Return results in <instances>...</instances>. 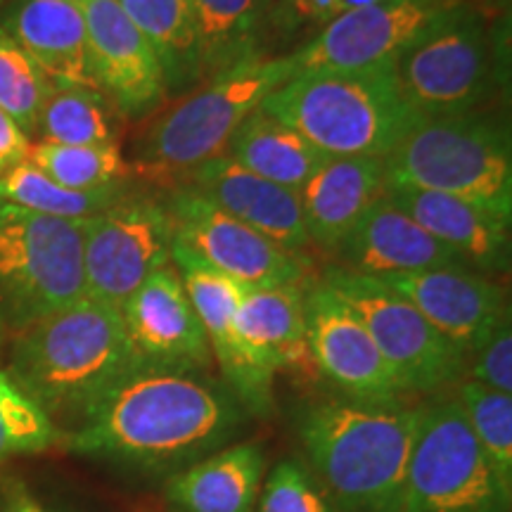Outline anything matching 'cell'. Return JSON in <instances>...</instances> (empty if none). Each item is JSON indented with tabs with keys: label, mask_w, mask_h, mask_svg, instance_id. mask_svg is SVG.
<instances>
[{
	"label": "cell",
	"mask_w": 512,
	"mask_h": 512,
	"mask_svg": "<svg viewBox=\"0 0 512 512\" xmlns=\"http://www.w3.org/2000/svg\"><path fill=\"white\" fill-rule=\"evenodd\" d=\"M240 422L238 399L195 370L138 366L64 444L79 456L174 477L226 446Z\"/></svg>",
	"instance_id": "cell-1"
},
{
	"label": "cell",
	"mask_w": 512,
	"mask_h": 512,
	"mask_svg": "<svg viewBox=\"0 0 512 512\" xmlns=\"http://www.w3.org/2000/svg\"><path fill=\"white\" fill-rule=\"evenodd\" d=\"M138 366L121 311L83 297L15 332L8 375L55 425H79Z\"/></svg>",
	"instance_id": "cell-2"
},
{
	"label": "cell",
	"mask_w": 512,
	"mask_h": 512,
	"mask_svg": "<svg viewBox=\"0 0 512 512\" xmlns=\"http://www.w3.org/2000/svg\"><path fill=\"white\" fill-rule=\"evenodd\" d=\"M420 406L330 399L299 422L313 467L337 512H401Z\"/></svg>",
	"instance_id": "cell-3"
},
{
	"label": "cell",
	"mask_w": 512,
	"mask_h": 512,
	"mask_svg": "<svg viewBox=\"0 0 512 512\" xmlns=\"http://www.w3.org/2000/svg\"><path fill=\"white\" fill-rule=\"evenodd\" d=\"M261 110L328 157L384 159L422 119L401 91L396 64L297 72Z\"/></svg>",
	"instance_id": "cell-4"
},
{
	"label": "cell",
	"mask_w": 512,
	"mask_h": 512,
	"mask_svg": "<svg viewBox=\"0 0 512 512\" xmlns=\"http://www.w3.org/2000/svg\"><path fill=\"white\" fill-rule=\"evenodd\" d=\"M387 183L444 192L512 219V143L505 121L484 112L422 117L384 157Z\"/></svg>",
	"instance_id": "cell-5"
},
{
	"label": "cell",
	"mask_w": 512,
	"mask_h": 512,
	"mask_svg": "<svg viewBox=\"0 0 512 512\" xmlns=\"http://www.w3.org/2000/svg\"><path fill=\"white\" fill-rule=\"evenodd\" d=\"M294 74L292 57L264 55L211 76L152 121L138 143L140 174L178 183L192 169L219 157L254 110Z\"/></svg>",
	"instance_id": "cell-6"
},
{
	"label": "cell",
	"mask_w": 512,
	"mask_h": 512,
	"mask_svg": "<svg viewBox=\"0 0 512 512\" xmlns=\"http://www.w3.org/2000/svg\"><path fill=\"white\" fill-rule=\"evenodd\" d=\"M83 297V221L0 200V318L8 332L29 328Z\"/></svg>",
	"instance_id": "cell-7"
},
{
	"label": "cell",
	"mask_w": 512,
	"mask_h": 512,
	"mask_svg": "<svg viewBox=\"0 0 512 512\" xmlns=\"http://www.w3.org/2000/svg\"><path fill=\"white\" fill-rule=\"evenodd\" d=\"M508 486L453 399L422 403L401 512H510Z\"/></svg>",
	"instance_id": "cell-8"
},
{
	"label": "cell",
	"mask_w": 512,
	"mask_h": 512,
	"mask_svg": "<svg viewBox=\"0 0 512 512\" xmlns=\"http://www.w3.org/2000/svg\"><path fill=\"white\" fill-rule=\"evenodd\" d=\"M496 43L484 10L463 0L396 62L401 91L420 117L477 112L494 91Z\"/></svg>",
	"instance_id": "cell-9"
},
{
	"label": "cell",
	"mask_w": 512,
	"mask_h": 512,
	"mask_svg": "<svg viewBox=\"0 0 512 512\" xmlns=\"http://www.w3.org/2000/svg\"><path fill=\"white\" fill-rule=\"evenodd\" d=\"M320 283L361 318L406 394L439 392L463 377L467 366L463 351L382 280L344 266H328Z\"/></svg>",
	"instance_id": "cell-10"
},
{
	"label": "cell",
	"mask_w": 512,
	"mask_h": 512,
	"mask_svg": "<svg viewBox=\"0 0 512 512\" xmlns=\"http://www.w3.org/2000/svg\"><path fill=\"white\" fill-rule=\"evenodd\" d=\"M176 226L164 195L126 192L83 221L86 297L121 311L157 268L171 261Z\"/></svg>",
	"instance_id": "cell-11"
},
{
	"label": "cell",
	"mask_w": 512,
	"mask_h": 512,
	"mask_svg": "<svg viewBox=\"0 0 512 512\" xmlns=\"http://www.w3.org/2000/svg\"><path fill=\"white\" fill-rule=\"evenodd\" d=\"M460 3L463 0H380L344 12L290 53L294 74L396 64L418 38Z\"/></svg>",
	"instance_id": "cell-12"
},
{
	"label": "cell",
	"mask_w": 512,
	"mask_h": 512,
	"mask_svg": "<svg viewBox=\"0 0 512 512\" xmlns=\"http://www.w3.org/2000/svg\"><path fill=\"white\" fill-rule=\"evenodd\" d=\"M164 200L174 216L176 238L230 280L245 287L304 285L302 254L275 245L200 192L176 185Z\"/></svg>",
	"instance_id": "cell-13"
},
{
	"label": "cell",
	"mask_w": 512,
	"mask_h": 512,
	"mask_svg": "<svg viewBox=\"0 0 512 512\" xmlns=\"http://www.w3.org/2000/svg\"><path fill=\"white\" fill-rule=\"evenodd\" d=\"M304 311L318 375L335 384L344 399L403 401L406 392L375 347L366 325L328 285L318 280L304 292Z\"/></svg>",
	"instance_id": "cell-14"
},
{
	"label": "cell",
	"mask_w": 512,
	"mask_h": 512,
	"mask_svg": "<svg viewBox=\"0 0 512 512\" xmlns=\"http://www.w3.org/2000/svg\"><path fill=\"white\" fill-rule=\"evenodd\" d=\"M171 264L181 275L204 335L209 339L211 356L219 363L230 392L242 408L254 415H266L273 408V377L254 363L238 330V306L245 285L211 268L183 240L174 238Z\"/></svg>",
	"instance_id": "cell-15"
},
{
	"label": "cell",
	"mask_w": 512,
	"mask_h": 512,
	"mask_svg": "<svg viewBox=\"0 0 512 512\" xmlns=\"http://www.w3.org/2000/svg\"><path fill=\"white\" fill-rule=\"evenodd\" d=\"M88 29V62L95 88L131 119L164 105L162 69L119 0H79Z\"/></svg>",
	"instance_id": "cell-16"
},
{
	"label": "cell",
	"mask_w": 512,
	"mask_h": 512,
	"mask_svg": "<svg viewBox=\"0 0 512 512\" xmlns=\"http://www.w3.org/2000/svg\"><path fill=\"white\" fill-rule=\"evenodd\" d=\"M121 318L140 366L195 373L211 366L209 339L171 261L128 297Z\"/></svg>",
	"instance_id": "cell-17"
},
{
	"label": "cell",
	"mask_w": 512,
	"mask_h": 512,
	"mask_svg": "<svg viewBox=\"0 0 512 512\" xmlns=\"http://www.w3.org/2000/svg\"><path fill=\"white\" fill-rule=\"evenodd\" d=\"M382 283L408 299L467 358L510 313L503 287L470 266L389 275Z\"/></svg>",
	"instance_id": "cell-18"
},
{
	"label": "cell",
	"mask_w": 512,
	"mask_h": 512,
	"mask_svg": "<svg viewBox=\"0 0 512 512\" xmlns=\"http://www.w3.org/2000/svg\"><path fill=\"white\" fill-rule=\"evenodd\" d=\"M176 185L200 192L233 219L266 235L287 252L302 254L311 247L299 192L259 178L226 152L192 169Z\"/></svg>",
	"instance_id": "cell-19"
},
{
	"label": "cell",
	"mask_w": 512,
	"mask_h": 512,
	"mask_svg": "<svg viewBox=\"0 0 512 512\" xmlns=\"http://www.w3.org/2000/svg\"><path fill=\"white\" fill-rule=\"evenodd\" d=\"M337 256H342L344 268L373 275L377 280L432 268L467 266L456 249L432 238L411 216L396 209L387 195L366 211L354 233L337 249Z\"/></svg>",
	"instance_id": "cell-20"
},
{
	"label": "cell",
	"mask_w": 512,
	"mask_h": 512,
	"mask_svg": "<svg viewBox=\"0 0 512 512\" xmlns=\"http://www.w3.org/2000/svg\"><path fill=\"white\" fill-rule=\"evenodd\" d=\"M387 200L411 216L432 238L484 273H503L510 266V223L477 204L444 192L387 183Z\"/></svg>",
	"instance_id": "cell-21"
},
{
	"label": "cell",
	"mask_w": 512,
	"mask_h": 512,
	"mask_svg": "<svg viewBox=\"0 0 512 512\" xmlns=\"http://www.w3.org/2000/svg\"><path fill=\"white\" fill-rule=\"evenodd\" d=\"M384 190V159L330 157L299 190L304 228L311 245L337 254Z\"/></svg>",
	"instance_id": "cell-22"
},
{
	"label": "cell",
	"mask_w": 512,
	"mask_h": 512,
	"mask_svg": "<svg viewBox=\"0 0 512 512\" xmlns=\"http://www.w3.org/2000/svg\"><path fill=\"white\" fill-rule=\"evenodd\" d=\"M304 287H245L238 306V330L254 363L266 375L287 373L316 380L318 368L306 330Z\"/></svg>",
	"instance_id": "cell-23"
},
{
	"label": "cell",
	"mask_w": 512,
	"mask_h": 512,
	"mask_svg": "<svg viewBox=\"0 0 512 512\" xmlns=\"http://www.w3.org/2000/svg\"><path fill=\"white\" fill-rule=\"evenodd\" d=\"M0 29L34 57L53 83L95 88L79 0H15L0 15Z\"/></svg>",
	"instance_id": "cell-24"
},
{
	"label": "cell",
	"mask_w": 512,
	"mask_h": 512,
	"mask_svg": "<svg viewBox=\"0 0 512 512\" xmlns=\"http://www.w3.org/2000/svg\"><path fill=\"white\" fill-rule=\"evenodd\" d=\"M264 472L256 441L223 446L169 477L166 498L181 512H254Z\"/></svg>",
	"instance_id": "cell-25"
},
{
	"label": "cell",
	"mask_w": 512,
	"mask_h": 512,
	"mask_svg": "<svg viewBox=\"0 0 512 512\" xmlns=\"http://www.w3.org/2000/svg\"><path fill=\"white\" fill-rule=\"evenodd\" d=\"M162 69L166 98H183L204 83L192 0H119Z\"/></svg>",
	"instance_id": "cell-26"
},
{
	"label": "cell",
	"mask_w": 512,
	"mask_h": 512,
	"mask_svg": "<svg viewBox=\"0 0 512 512\" xmlns=\"http://www.w3.org/2000/svg\"><path fill=\"white\" fill-rule=\"evenodd\" d=\"M275 0H192L204 81L268 55Z\"/></svg>",
	"instance_id": "cell-27"
},
{
	"label": "cell",
	"mask_w": 512,
	"mask_h": 512,
	"mask_svg": "<svg viewBox=\"0 0 512 512\" xmlns=\"http://www.w3.org/2000/svg\"><path fill=\"white\" fill-rule=\"evenodd\" d=\"M226 155L259 178L297 192L330 159L302 133L271 117L261 107L249 114L233 133Z\"/></svg>",
	"instance_id": "cell-28"
},
{
	"label": "cell",
	"mask_w": 512,
	"mask_h": 512,
	"mask_svg": "<svg viewBox=\"0 0 512 512\" xmlns=\"http://www.w3.org/2000/svg\"><path fill=\"white\" fill-rule=\"evenodd\" d=\"M117 107L98 88L53 83L36 121V136L57 145H119Z\"/></svg>",
	"instance_id": "cell-29"
},
{
	"label": "cell",
	"mask_w": 512,
	"mask_h": 512,
	"mask_svg": "<svg viewBox=\"0 0 512 512\" xmlns=\"http://www.w3.org/2000/svg\"><path fill=\"white\" fill-rule=\"evenodd\" d=\"M128 192V183L112 185L105 190L81 192L55 183L53 178L38 171L34 164L22 162L8 174L0 176V200L15 207L36 211V214L55 216L67 221H86L100 211L110 209Z\"/></svg>",
	"instance_id": "cell-30"
},
{
	"label": "cell",
	"mask_w": 512,
	"mask_h": 512,
	"mask_svg": "<svg viewBox=\"0 0 512 512\" xmlns=\"http://www.w3.org/2000/svg\"><path fill=\"white\" fill-rule=\"evenodd\" d=\"M29 164L69 190L93 192L128 183V164L119 145H57L36 140Z\"/></svg>",
	"instance_id": "cell-31"
},
{
	"label": "cell",
	"mask_w": 512,
	"mask_h": 512,
	"mask_svg": "<svg viewBox=\"0 0 512 512\" xmlns=\"http://www.w3.org/2000/svg\"><path fill=\"white\" fill-rule=\"evenodd\" d=\"M456 399L486 458L503 482L512 486V394L465 380L458 384Z\"/></svg>",
	"instance_id": "cell-32"
},
{
	"label": "cell",
	"mask_w": 512,
	"mask_h": 512,
	"mask_svg": "<svg viewBox=\"0 0 512 512\" xmlns=\"http://www.w3.org/2000/svg\"><path fill=\"white\" fill-rule=\"evenodd\" d=\"M53 81L27 50L0 29V110L8 112L31 138Z\"/></svg>",
	"instance_id": "cell-33"
},
{
	"label": "cell",
	"mask_w": 512,
	"mask_h": 512,
	"mask_svg": "<svg viewBox=\"0 0 512 512\" xmlns=\"http://www.w3.org/2000/svg\"><path fill=\"white\" fill-rule=\"evenodd\" d=\"M60 441V427L0 368V460L34 456Z\"/></svg>",
	"instance_id": "cell-34"
},
{
	"label": "cell",
	"mask_w": 512,
	"mask_h": 512,
	"mask_svg": "<svg viewBox=\"0 0 512 512\" xmlns=\"http://www.w3.org/2000/svg\"><path fill=\"white\" fill-rule=\"evenodd\" d=\"M256 512H337L323 486L297 460H283L268 475Z\"/></svg>",
	"instance_id": "cell-35"
},
{
	"label": "cell",
	"mask_w": 512,
	"mask_h": 512,
	"mask_svg": "<svg viewBox=\"0 0 512 512\" xmlns=\"http://www.w3.org/2000/svg\"><path fill=\"white\" fill-rule=\"evenodd\" d=\"M375 3L380 0H275L273 38L304 43L335 17Z\"/></svg>",
	"instance_id": "cell-36"
},
{
	"label": "cell",
	"mask_w": 512,
	"mask_h": 512,
	"mask_svg": "<svg viewBox=\"0 0 512 512\" xmlns=\"http://www.w3.org/2000/svg\"><path fill=\"white\" fill-rule=\"evenodd\" d=\"M472 382L496 389L501 394H512V325L510 313L498 320L479 347L472 351Z\"/></svg>",
	"instance_id": "cell-37"
},
{
	"label": "cell",
	"mask_w": 512,
	"mask_h": 512,
	"mask_svg": "<svg viewBox=\"0 0 512 512\" xmlns=\"http://www.w3.org/2000/svg\"><path fill=\"white\" fill-rule=\"evenodd\" d=\"M31 140L8 112L0 110V176L27 162Z\"/></svg>",
	"instance_id": "cell-38"
},
{
	"label": "cell",
	"mask_w": 512,
	"mask_h": 512,
	"mask_svg": "<svg viewBox=\"0 0 512 512\" xmlns=\"http://www.w3.org/2000/svg\"><path fill=\"white\" fill-rule=\"evenodd\" d=\"M5 503H8L15 512H46L27 494V491L17 489V486L15 489H8V501Z\"/></svg>",
	"instance_id": "cell-39"
},
{
	"label": "cell",
	"mask_w": 512,
	"mask_h": 512,
	"mask_svg": "<svg viewBox=\"0 0 512 512\" xmlns=\"http://www.w3.org/2000/svg\"><path fill=\"white\" fill-rule=\"evenodd\" d=\"M5 337H8V328H5L3 318H0V349H3V342H5Z\"/></svg>",
	"instance_id": "cell-40"
},
{
	"label": "cell",
	"mask_w": 512,
	"mask_h": 512,
	"mask_svg": "<svg viewBox=\"0 0 512 512\" xmlns=\"http://www.w3.org/2000/svg\"><path fill=\"white\" fill-rule=\"evenodd\" d=\"M10 3H15V0H0V10H5V8H8Z\"/></svg>",
	"instance_id": "cell-41"
},
{
	"label": "cell",
	"mask_w": 512,
	"mask_h": 512,
	"mask_svg": "<svg viewBox=\"0 0 512 512\" xmlns=\"http://www.w3.org/2000/svg\"><path fill=\"white\" fill-rule=\"evenodd\" d=\"M0 512H15V510H12L8 503H3V505H0Z\"/></svg>",
	"instance_id": "cell-42"
}]
</instances>
